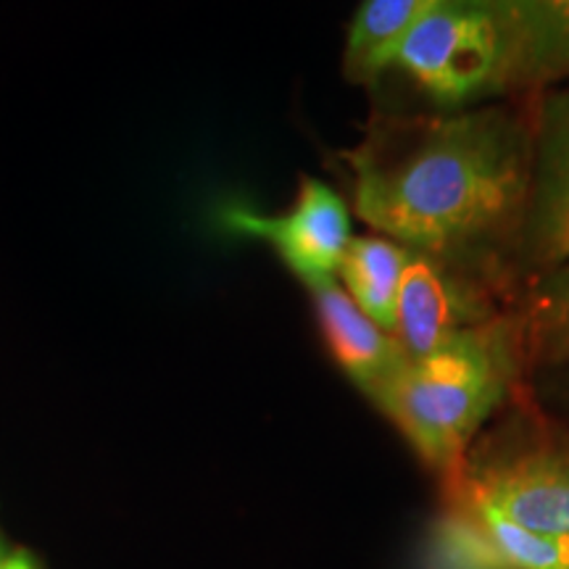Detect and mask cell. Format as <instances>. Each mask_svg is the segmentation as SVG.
I'll use <instances>...</instances> for the list:
<instances>
[{"mask_svg": "<svg viewBox=\"0 0 569 569\" xmlns=\"http://www.w3.org/2000/svg\"><path fill=\"white\" fill-rule=\"evenodd\" d=\"M536 111L377 117L348 151L353 211L490 298L522 274Z\"/></svg>", "mask_w": 569, "mask_h": 569, "instance_id": "obj_1", "label": "cell"}, {"mask_svg": "<svg viewBox=\"0 0 569 569\" xmlns=\"http://www.w3.org/2000/svg\"><path fill=\"white\" fill-rule=\"evenodd\" d=\"M522 348L517 317H490L409 359L369 398L417 457L459 480L480 427L509 393Z\"/></svg>", "mask_w": 569, "mask_h": 569, "instance_id": "obj_2", "label": "cell"}, {"mask_svg": "<svg viewBox=\"0 0 569 569\" xmlns=\"http://www.w3.org/2000/svg\"><path fill=\"white\" fill-rule=\"evenodd\" d=\"M390 69L403 71L443 109L507 92L503 46L490 0H446L401 42Z\"/></svg>", "mask_w": 569, "mask_h": 569, "instance_id": "obj_3", "label": "cell"}, {"mask_svg": "<svg viewBox=\"0 0 569 569\" xmlns=\"http://www.w3.org/2000/svg\"><path fill=\"white\" fill-rule=\"evenodd\" d=\"M459 496L519 528L569 540V443L532 440L496 451L459 475Z\"/></svg>", "mask_w": 569, "mask_h": 569, "instance_id": "obj_4", "label": "cell"}, {"mask_svg": "<svg viewBox=\"0 0 569 569\" xmlns=\"http://www.w3.org/2000/svg\"><path fill=\"white\" fill-rule=\"evenodd\" d=\"M224 227L256 234L272 243L284 267L309 284L336 280L340 259L351 240V211L330 184L306 177L298 188L293 209L274 217L230 206L222 213Z\"/></svg>", "mask_w": 569, "mask_h": 569, "instance_id": "obj_5", "label": "cell"}, {"mask_svg": "<svg viewBox=\"0 0 569 569\" xmlns=\"http://www.w3.org/2000/svg\"><path fill=\"white\" fill-rule=\"evenodd\" d=\"M569 261V88L536 106V156L528 222L522 238V277L528 282Z\"/></svg>", "mask_w": 569, "mask_h": 569, "instance_id": "obj_6", "label": "cell"}, {"mask_svg": "<svg viewBox=\"0 0 569 569\" xmlns=\"http://www.w3.org/2000/svg\"><path fill=\"white\" fill-rule=\"evenodd\" d=\"M496 317L488 298L438 267L425 256L411 253L403 269L396 303L393 336L409 359H419L443 346L469 325Z\"/></svg>", "mask_w": 569, "mask_h": 569, "instance_id": "obj_7", "label": "cell"}, {"mask_svg": "<svg viewBox=\"0 0 569 569\" xmlns=\"http://www.w3.org/2000/svg\"><path fill=\"white\" fill-rule=\"evenodd\" d=\"M503 46L507 92L569 77V0H490Z\"/></svg>", "mask_w": 569, "mask_h": 569, "instance_id": "obj_8", "label": "cell"}, {"mask_svg": "<svg viewBox=\"0 0 569 569\" xmlns=\"http://www.w3.org/2000/svg\"><path fill=\"white\" fill-rule=\"evenodd\" d=\"M309 293L332 359L361 393L372 398L398 367L407 365V351L351 301L338 280L309 284Z\"/></svg>", "mask_w": 569, "mask_h": 569, "instance_id": "obj_9", "label": "cell"}, {"mask_svg": "<svg viewBox=\"0 0 569 569\" xmlns=\"http://www.w3.org/2000/svg\"><path fill=\"white\" fill-rule=\"evenodd\" d=\"M440 3L446 0H361L346 40L343 71L348 80L356 84L380 80L401 42Z\"/></svg>", "mask_w": 569, "mask_h": 569, "instance_id": "obj_10", "label": "cell"}, {"mask_svg": "<svg viewBox=\"0 0 569 569\" xmlns=\"http://www.w3.org/2000/svg\"><path fill=\"white\" fill-rule=\"evenodd\" d=\"M409 256L411 251L382 234H361L348 240L338 267L340 288L390 336L396 330L398 288Z\"/></svg>", "mask_w": 569, "mask_h": 569, "instance_id": "obj_11", "label": "cell"}, {"mask_svg": "<svg viewBox=\"0 0 569 569\" xmlns=\"http://www.w3.org/2000/svg\"><path fill=\"white\" fill-rule=\"evenodd\" d=\"M517 322L525 353L543 365H569V261L528 282Z\"/></svg>", "mask_w": 569, "mask_h": 569, "instance_id": "obj_12", "label": "cell"}, {"mask_svg": "<svg viewBox=\"0 0 569 569\" xmlns=\"http://www.w3.org/2000/svg\"><path fill=\"white\" fill-rule=\"evenodd\" d=\"M430 569H511V565L480 517L459 501L432 530Z\"/></svg>", "mask_w": 569, "mask_h": 569, "instance_id": "obj_13", "label": "cell"}, {"mask_svg": "<svg viewBox=\"0 0 569 569\" xmlns=\"http://www.w3.org/2000/svg\"><path fill=\"white\" fill-rule=\"evenodd\" d=\"M459 501L480 517L511 569H569V540L538 536V532L519 528L480 501H469V498H459Z\"/></svg>", "mask_w": 569, "mask_h": 569, "instance_id": "obj_14", "label": "cell"}, {"mask_svg": "<svg viewBox=\"0 0 569 569\" xmlns=\"http://www.w3.org/2000/svg\"><path fill=\"white\" fill-rule=\"evenodd\" d=\"M0 569H34V565L30 561V557H24V553H17V557L3 561Z\"/></svg>", "mask_w": 569, "mask_h": 569, "instance_id": "obj_15", "label": "cell"}]
</instances>
